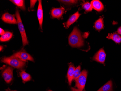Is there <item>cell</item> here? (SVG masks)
<instances>
[{"mask_svg":"<svg viewBox=\"0 0 121 91\" xmlns=\"http://www.w3.org/2000/svg\"><path fill=\"white\" fill-rule=\"evenodd\" d=\"M13 69L12 68L9 67L3 72L2 76L7 83H9L12 81L13 77Z\"/></svg>","mask_w":121,"mask_h":91,"instance_id":"obj_7","label":"cell"},{"mask_svg":"<svg viewBox=\"0 0 121 91\" xmlns=\"http://www.w3.org/2000/svg\"><path fill=\"white\" fill-rule=\"evenodd\" d=\"M107 38L111 39L117 43L120 44L121 42V36L116 33L109 34Z\"/></svg>","mask_w":121,"mask_h":91,"instance_id":"obj_14","label":"cell"},{"mask_svg":"<svg viewBox=\"0 0 121 91\" xmlns=\"http://www.w3.org/2000/svg\"><path fill=\"white\" fill-rule=\"evenodd\" d=\"M91 4L93 9L99 12L102 11L104 9V5L99 0H94L91 2Z\"/></svg>","mask_w":121,"mask_h":91,"instance_id":"obj_13","label":"cell"},{"mask_svg":"<svg viewBox=\"0 0 121 91\" xmlns=\"http://www.w3.org/2000/svg\"><path fill=\"white\" fill-rule=\"evenodd\" d=\"M52 91V90H49V91Z\"/></svg>","mask_w":121,"mask_h":91,"instance_id":"obj_28","label":"cell"},{"mask_svg":"<svg viewBox=\"0 0 121 91\" xmlns=\"http://www.w3.org/2000/svg\"><path fill=\"white\" fill-rule=\"evenodd\" d=\"M117 33L118 34L121 35V26L118 28L117 31Z\"/></svg>","mask_w":121,"mask_h":91,"instance_id":"obj_25","label":"cell"},{"mask_svg":"<svg viewBox=\"0 0 121 91\" xmlns=\"http://www.w3.org/2000/svg\"><path fill=\"white\" fill-rule=\"evenodd\" d=\"M68 41L70 46L74 48L81 47L84 44V40L81 32L76 27L74 28L69 37Z\"/></svg>","mask_w":121,"mask_h":91,"instance_id":"obj_1","label":"cell"},{"mask_svg":"<svg viewBox=\"0 0 121 91\" xmlns=\"http://www.w3.org/2000/svg\"><path fill=\"white\" fill-rule=\"evenodd\" d=\"M75 69V67L72 64H70L67 73V77L69 84L70 85H71V82L73 80V76H74V72Z\"/></svg>","mask_w":121,"mask_h":91,"instance_id":"obj_12","label":"cell"},{"mask_svg":"<svg viewBox=\"0 0 121 91\" xmlns=\"http://www.w3.org/2000/svg\"><path fill=\"white\" fill-rule=\"evenodd\" d=\"M87 71H82L78 78L75 79V86L79 90H83L85 88L87 76Z\"/></svg>","mask_w":121,"mask_h":91,"instance_id":"obj_4","label":"cell"},{"mask_svg":"<svg viewBox=\"0 0 121 91\" xmlns=\"http://www.w3.org/2000/svg\"><path fill=\"white\" fill-rule=\"evenodd\" d=\"M81 66H78L75 68V70L74 72V76H73V80H75L80 76L81 74Z\"/></svg>","mask_w":121,"mask_h":91,"instance_id":"obj_21","label":"cell"},{"mask_svg":"<svg viewBox=\"0 0 121 91\" xmlns=\"http://www.w3.org/2000/svg\"><path fill=\"white\" fill-rule=\"evenodd\" d=\"M16 20L17 21L18 28H19L20 32L21 34V36H22L23 45L24 46H25L26 45L28 44V41L27 37H26L24 26L23 23L22 22L19 12L18 10H17L16 12Z\"/></svg>","mask_w":121,"mask_h":91,"instance_id":"obj_3","label":"cell"},{"mask_svg":"<svg viewBox=\"0 0 121 91\" xmlns=\"http://www.w3.org/2000/svg\"><path fill=\"white\" fill-rule=\"evenodd\" d=\"M60 2L65 3V4H75L77 2V0H60Z\"/></svg>","mask_w":121,"mask_h":91,"instance_id":"obj_22","label":"cell"},{"mask_svg":"<svg viewBox=\"0 0 121 91\" xmlns=\"http://www.w3.org/2000/svg\"><path fill=\"white\" fill-rule=\"evenodd\" d=\"M2 61L17 69H22L25 66L26 64L25 61H22L13 55L9 57L3 58Z\"/></svg>","mask_w":121,"mask_h":91,"instance_id":"obj_2","label":"cell"},{"mask_svg":"<svg viewBox=\"0 0 121 91\" xmlns=\"http://www.w3.org/2000/svg\"><path fill=\"white\" fill-rule=\"evenodd\" d=\"M94 27L96 30L100 31L104 27L103 19L102 18H99L95 23Z\"/></svg>","mask_w":121,"mask_h":91,"instance_id":"obj_18","label":"cell"},{"mask_svg":"<svg viewBox=\"0 0 121 91\" xmlns=\"http://www.w3.org/2000/svg\"><path fill=\"white\" fill-rule=\"evenodd\" d=\"M106 55L105 51L103 48H101L96 53L92 59L102 64H104L106 60Z\"/></svg>","mask_w":121,"mask_h":91,"instance_id":"obj_5","label":"cell"},{"mask_svg":"<svg viewBox=\"0 0 121 91\" xmlns=\"http://www.w3.org/2000/svg\"><path fill=\"white\" fill-rule=\"evenodd\" d=\"M65 11V9L63 7L53 8L51 10L52 16L54 18H60L62 16Z\"/></svg>","mask_w":121,"mask_h":91,"instance_id":"obj_9","label":"cell"},{"mask_svg":"<svg viewBox=\"0 0 121 91\" xmlns=\"http://www.w3.org/2000/svg\"></svg>","mask_w":121,"mask_h":91,"instance_id":"obj_29","label":"cell"},{"mask_svg":"<svg viewBox=\"0 0 121 91\" xmlns=\"http://www.w3.org/2000/svg\"><path fill=\"white\" fill-rule=\"evenodd\" d=\"M71 91H85L84 90H81H81H79L78 89H76L75 88H74V87H71Z\"/></svg>","mask_w":121,"mask_h":91,"instance_id":"obj_26","label":"cell"},{"mask_svg":"<svg viewBox=\"0 0 121 91\" xmlns=\"http://www.w3.org/2000/svg\"><path fill=\"white\" fill-rule=\"evenodd\" d=\"M20 76L23 81L24 82L30 81L32 78L31 76L28 73H26L24 70H23L20 72Z\"/></svg>","mask_w":121,"mask_h":91,"instance_id":"obj_19","label":"cell"},{"mask_svg":"<svg viewBox=\"0 0 121 91\" xmlns=\"http://www.w3.org/2000/svg\"><path fill=\"white\" fill-rule=\"evenodd\" d=\"M5 33V31L2 29L1 28H0V35L1 36L4 34Z\"/></svg>","mask_w":121,"mask_h":91,"instance_id":"obj_24","label":"cell"},{"mask_svg":"<svg viewBox=\"0 0 121 91\" xmlns=\"http://www.w3.org/2000/svg\"><path fill=\"white\" fill-rule=\"evenodd\" d=\"M37 2V0H30V9H32L34 7L35 4H36V2Z\"/></svg>","mask_w":121,"mask_h":91,"instance_id":"obj_23","label":"cell"},{"mask_svg":"<svg viewBox=\"0 0 121 91\" xmlns=\"http://www.w3.org/2000/svg\"><path fill=\"white\" fill-rule=\"evenodd\" d=\"M37 16L39 22L40 27L41 29L42 28L43 18V11L42 8L41 0H39V5L37 11Z\"/></svg>","mask_w":121,"mask_h":91,"instance_id":"obj_10","label":"cell"},{"mask_svg":"<svg viewBox=\"0 0 121 91\" xmlns=\"http://www.w3.org/2000/svg\"><path fill=\"white\" fill-rule=\"evenodd\" d=\"M13 56L18 58L23 61H34V58L30 55L23 51L17 52L13 54Z\"/></svg>","mask_w":121,"mask_h":91,"instance_id":"obj_6","label":"cell"},{"mask_svg":"<svg viewBox=\"0 0 121 91\" xmlns=\"http://www.w3.org/2000/svg\"><path fill=\"white\" fill-rule=\"evenodd\" d=\"M80 15H81V14L79 13L78 11H77L76 13H75L73 15H72L71 16H70V17L69 18L67 22L65 23L64 24L65 27L66 28L69 27L70 26L77 21V20L78 19Z\"/></svg>","mask_w":121,"mask_h":91,"instance_id":"obj_11","label":"cell"},{"mask_svg":"<svg viewBox=\"0 0 121 91\" xmlns=\"http://www.w3.org/2000/svg\"><path fill=\"white\" fill-rule=\"evenodd\" d=\"M10 1L22 10L26 9L24 1L23 0H11Z\"/></svg>","mask_w":121,"mask_h":91,"instance_id":"obj_17","label":"cell"},{"mask_svg":"<svg viewBox=\"0 0 121 91\" xmlns=\"http://www.w3.org/2000/svg\"><path fill=\"white\" fill-rule=\"evenodd\" d=\"M2 49H3V47L2 46H0V51H2Z\"/></svg>","mask_w":121,"mask_h":91,"instance_id":"obj_27","label":"cell"},{"mask_svg":"<svg viewBox=\"0 0 121 91\" xmlns=\"http://www.w3.org/2000/svg\"><path fill=\"white\" fill-rule=\"evenodd\" d=\"M2 20L5 22L12 24H17V21L13 15L9 13H5L2 16Z\"/></svg>","mask_w":121,"mask_h":91,"instance_id":"obj_8","label":"cell"},{"mask_svg":"<svg viewBox=\"0 0 121 91\" xmlns=\"http://www.w3.org/2000/svg\"><path fill=\"white\" fill-rule=\"evenodd\" d=\"M13 36V33L6 31L4 34L2 35L0 38V41L1 42H7L9 41Z\"/></svg>","mask_w":121,"mask_h":91,"instance_id":"obj_16","label":"cell"},{"mask_svg":"<svg viewBox=\"0 0 121 91\" xmlns=\"http://www.w3.org/2000/svg\"><path fill=\"white\" fill-rule=\"evenodd\" d=\"M112 81H109L97 91H112Z\"/></svg>","mask_w":121,"mask_h":91,"instance_id":"obj_15","label":"cell"},{"mask_svg":"<svg viewBox=\"0 0 121 91\" xmlns=\"http://www.w3.org/2000/svg\"><path fill=\"white\" fill-rule=\"evenodd\" d=\"M82 6L86 12L91 11L92 10V9H93L91 4L88 2L83 3L82 4Z\"/></svg>","mask_w":121,"mask_h":91,"instance_id":"obj_20","label":"cell"}]
</instances>
